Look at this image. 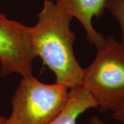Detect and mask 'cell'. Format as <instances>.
<instances>
[{"mask_svg":"<svg viewBox=\"0 0 124 124\" xmlns=\"http://www.w3.org/2000/svg\"><path fill=\"white\" fill-rule=\"evenodd\" d=\"M55 2L62 10L81 23L90 44L98 48L104 43L106 37L93 27V19L100 18L103 15L106 0H56Z\"/></svg>","mask_w":124,"mask_h":124,"instance_id":"5b68a950","label":"cell"},{"mask_svg":"<svg viewBox=\"0 0 124 124\" xmlns=\"http://www.w3.org/2000/svg\"><path fill=\"white\" fill-rule=\"evenodd\" d=\"M112 116L118 124H124V103L112 112Z\"/></svg>","mask_w":124,"mask_h":124,"instance_id":"ba28073f","label":"cell"},{"mask_svg":"<svg viewBox=\"0 0 124 124\" xmlns=\"http://www.w3.org/2000/svg\"><path fill=\"white\" fill-rule=\"evenodd\" d=\"M0 124H8V118L0 115Z\"/></svg>","mask_w":124,"mask_h":124,"instance_id":"30bf717a","label":"cell"},{"mask_svg":"<svg viewBox=\"0 0 124 124\" xmlns=\"http://www.w3.org/2000/svg\"><path fill=\"white\" fill-rule=\"evenodd\" d=\"M97 54L84 69L82 84L97 103L99 112H112L124 103V46L106 37Z\"/></svg>","mask_w":124,"mask_h":124,"instance_id":"7a4b0ae2","label":"cell"},{"mask_svg":"<svg viewBox=\"0 0 124 124\" xmlns=\"http://www.w3.org/2000/svg\"><path fill=\"white\" fill-rule=\"evenodd\" d=\"M35 58L31 27L10 19L0 13V76L32 75V63Z\"/></svg>","mask_w":124,"mask_h":124,"instance_id":"277c9868","label":"cell"},{"mask_svg":"<svg viewBox=\"0 0 124 124\" xmlns=\"http://www.w3.org/2000/svg\"><path fill=\"white\" fill-rule=\"evenodd\" d=\"M106 10L116 19L120 26V42L124 46V0H106Z\"/></svg>","mask_w":124,"mask_h":124,"instance_id":"52a82bcc","label":"cell"},{"mask_svg":"<svg viewBox=\"0 0 124 124\" xmlns=\"http://www.w3.org/2000/svg\"><path fill=\"white\" fill-rule=\"evenodd\" d=\"M69 90L55 83L46 84L32 75L22 77L12 98L8 124H48L66 105Z\"/></svg>","mask_w":124,"mask_h":124,"instance_id":"3957f363","label":"cell"},{"mask_svg":"<svg viewBox=\"0 0 124 124\" xmlns=\"http://www.w3.org/2000/svg\"><path fill=\"white\" fill-rule=\"evenodd\" d=\"M88 124H109L103 120L101 119L99 116L93 115L92 116L88 121Z\"/></svg>","mask_w":124,"mask_h":124,"instance_id":"9c48e42d","label":"cell"},{"mask_svg":"<svg viewBox=\"0 0 124 124\" xmlns=\"http://www.w3.org/2000/svg\"><path fill=\"white\" fill-rule=\"evenodd\" d=\"M97 102L83 85L69 90L66 105L59 115L48 124H76L81 114L91 108H97Z\"/></svg>","mask_w":124,"mask_h":124,"instance_id":"8992f818","label":"cell"},{"mask_svg":"<svg viewBox=\"0 0 124 124\" xmlns=\"http://www.w3.org/2000/svg\"><path fill=\"white\" fill-rule=\"evenodd\" d=\"M38 20L31 27V42L35 57L55 75L56 83L73 88L82 84L84 68L73 50L75 32L70 29L73 17L53 0H45Z\"/></svg>","mask_w":124,"mask_h":124,"instance_id":"6da1fadb","label":"cell"}]
</instances>
